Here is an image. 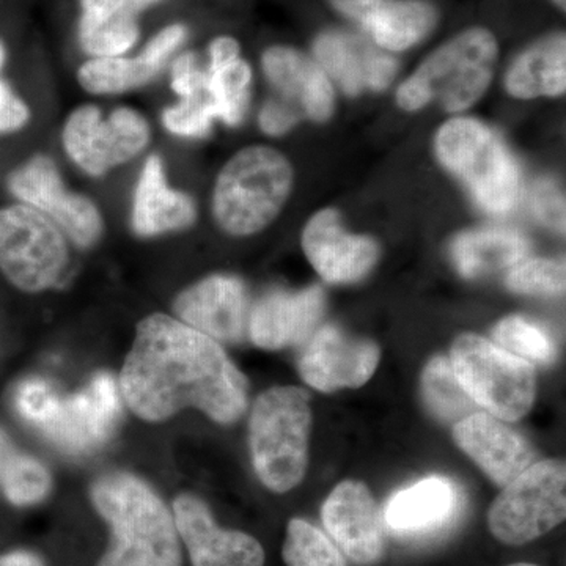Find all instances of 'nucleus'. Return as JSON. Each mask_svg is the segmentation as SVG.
Here are the masks:
<instances>
[{"mask_svg":"<svg viewBox=\"0 0 566 566\" xmlns=\"http://www.w3.org/2000/svg\"><path fill=\"white\" fill-rule=\"evenodd\" d=\"M174 520L193 566H263L259 539L240 531H226L212 520L210 509L191 494L175 499Z\"/></svg>","mask_w":566,"mask_h":566,"instance_id":"nucleus-16","label":"nucleus"},{"mask_svg":"<svg viewBox=\"0 0 566 566\" xmlns=\"http://www.w3.org/2000/svg\"><path fill=\"white\" fill-rule=\"evenodd\" d=\"M159 126L167 136L181 142L208 139L218 118L208 95L174 99L159 112Z\"/></svg>","mask_w":566,"mask_h":566,"instance_id":"nucleus-33","label":"nucleus"},{"mask_svg":"<svg viewBox=\"0 0 566 566\" xmlns=\"http://www.w3.org/2000/svg\"><path fill=\"white\" fill-rule=\"evenodd\" d=\"M322 520L335 545L354 564L374 566L385 557V516L364 483L346 480L335 486L322 506Z\"/></svg>","mask_w":566,"mask_h":566,"instance_id":"nucleus-13","label":"nucleus"},{"mask_svg":"<svg viewBox=\"0 0 566 566\" xmlns=\"http://www.w3.org/2000/svg\"><path fill=\"white\" fill-rule=\"evenodd\" d=\"M303 249L316 273L329 283L360 281L379 259L378 244L371 238L346 232L335 210L316 212L307 222Z\"/></svg>","mask_w":566,"mask_h":566,"instance_id":"nucleus-17","label":"nucleus"},{"mask_svg":"<svg viewBox=\"0 0 566 566\" xmlns=\"http://www.w3.org/2000/svg\"><path fill=\"white\" fill-rule=\"evenodd\" d=\"M14 457L13 446H11L9 436L0 430V476L6 471L7 464L10 463L11 458Z\"/></svg>","mask_w":566,"mask_h":566,"instance_id":"nucleus-44","label":"nucleus"},{"mask_svg":"<svg viewBox=\"0 0 566 566\" xmlns=\"http://www.w3.org/2000/svg\"><path fill=\"white\" fill-rule=\"evenodd\" d=\"M422 397L431 415L444 423L460 422L472 415L476 406L458 381L450 359L444 356L433 357L424 367Z\"/></svg>","mask_w":566,"mask_h":566,"instance_id":"nucleus-30","label":"nucleus"},{"mask_svg":"<svg viewBox=\"0 0 566 566\" xmlns=\"http://www.w3.org/2000/svg\"><path fill=\"white\" fill-rule=\"evenodd\" d=\"M379 359L381 352L374 342L349 337L340 327L327 324L308 338L300 357V374L322 392L357 389L374 376Z\"/></svg>","mask_w":566,"mask_h":566,"instance_id":"nucleus-14","label":"nucleus"},{"mask_svg":"<svg viewBox=\"0 0 566 566\" xmlns=\"http://www.w3.org/2000/svg\"><path fill=\"white\" fill-rule=\"evenodd\" d=\"M61 403L62 400L55 390L43 379H28L21 382L14 394L18 412L28 422L39 424L40 428L57 416Z\"/></svg>","mask_w":566,"mask_h":566,"instance_id":"nucleus-36","label":"nucleus"},{"mask_svg":"<svg viewBox=\"0 0 566 566\" xmlns=\"http://www.w3.org/2000/svg\"><path fill=\"white\" fill-rule=\"evenodd\" d=\"M207 93L216 118L229 128L244 122L252 98L253 71L233 36L221 35L208 44Z\"/></svg>","mask_w":566,"mask_h":566,"instance_id":"nucleus-24","label":"nucleus"},{"mask_svg":"<svg viewBox=\"0 0 566 566\" xmlns=\"http://www.w3.org/2000/svg\"><path fill=\"white\" fill-rule=\"evenodd\" d=\"M311 397L300 387H273L256 398L249 422V446L260 482L289 493L307 471Z\"/></svg>","mask_w":566,"mask_h":566,"instance_id":"nucleus-5","label":"nucleus"},{"mask_svg":"<svg viewBox=\"0 0 566 566\" xmlns=\"http://www.w3.org/2000/svg\"><path fill=\"white\" fill-rule=\"evenodd\" d=\"M0 566H44L43 562L35 554L28 553V551H14V553L7 554L0 557Z\"/></svg>","mask_w":566,"mask_h":566,"instance_id":"nucleus-43","label":"nucleus"},{"mask_svg":"<svg viewBox=\"0 0 566 566\" xmlns=\"http://www.w3.org/2000/svg\"><path fill=\"white\" fill-rule=\"evenodd\" d=\"M300 120L296 107L292 103L285 102L282 98L266 99L259 111L260 132L270 137H282L286 133L292 132Z\"/></svg>","mask_w":566,"mask_h":566,"instance_id":"nucleus-41","label":"nucleus"},{"mask_svg":"<svg viewBox=\"0 0 566 566\" xmlns=\"http://www.w3.org/2000/svg\"><path fill=\"white\" fill-rule=\"evenodd\" d=\"M71 248L48 216L18 202L0 207V273L14 289L39 294L61 285L70 270Z\"/></svg>","mask_w":566,"mask_h":566,"instance_id":"nucleus-8","label":"nucleus"},{"mask_svg":"<svg viewBox=\"0 0 566 566\" xmlns=\"http://www.w3.org/2000/svg\"><path fill=\"white\" fill-rule=\"evenodd\" d=\"M14 202L48 216L77 249L95 248L106 234V211L91 193L74 189L50 153H33L7 177Z\"/></svg>","mask_w":566,"mask_h":566,"instance_id":"nucleus-9","label":"nucleus"},{"mask_svg":"<svg viewBox=\"0 0 566 566\" xmlns=\"http://www.w3.org/2000/svg\"><path fill=\"white\" fill-rule=\"evenodd\" d=\"M188 39V25L182 22H170L153 33L150 39L142 44L137 54L151 70L163 76L169 63L180 54Z\"/></svg>","mask_w":566,"mask_h":566,"instance_id":"nucleus-38","label":"nucleus"},{"mask_svg":"<svg viewBox=\"0 0 566 566\" xmlns=\"http://www.w3.org/2000/svg\"><path fill=\"white\" fill-rule=\"evenodd\" d=\"M460 509V491L446 476H427L392 495L385 510L387 526L398 534L420 535L444 527Z\"/></svg>","mask_w":566,"mask_h":566,"instance_id":"nucleus-25","label":"nucleus"},{"mask_svg":"<svg viewBox=\"0 0 566 566\" xmlns=\"http://www.w3.org/2000/svg\"><path fill=\"white\" fill-rule=\"evenodd\" d=\"M335 10L359 22L381 50L405 51L433 31L434 9L420 0H331Z\"/></svg>","mask_w":566,"mask_h":566,"instance_id":"nucleus-22","label":"nucleus"},{"mask_svg":"<svg viewBox=\"0 0 566 566\" xmlns=\"http://www.w3.org/2000/svg\"><path fill=\"white\" fill-rule=\"evenodd\" d=\"M527 202L539 222L558 233L565 232V199L551 180H538L528 188Z\"/></svg>","mask_w":566,"mask_h":566,"instance_id":"nucleus-39","label":"nucleus"},{"mask_svg":"<svg viewBox=\"0 0 566 566\" xmlns=\"http://www.w3.org/2000/svg\"><path fill=\"white\" fill-rule=\"evenodd\" d=\"M32 117L31 104L9 82L0 80V136L22 132L31 125Z\"/></svg>","mask_w":566,"mask_h":566,"instance_id":"nucleus-40","label":"nucleus"},{"mask_svg":"<svg viewBox=\"0 0 566 566\" xmlns=\"http://www.w3.org/2000/svg\"><path fill=\"white\" fill-rule=\"evenodd\" d=\"M509 566H538V565H534V564H513V565H509Z\"/></svg>","mask_w":566,"mask_h":566,"instance_id":"nucleus-47","label":"nucleus"},{"mask_svg":"<svg viewBox=\"0 0 566 566\" xmlns=\"http://www.w3.org/2000/svg\"><path fill=\"white\" fill-rule=\"evenodd\" d=\"M167 82L175 99L208 95L205 62L193 51H181L166 70Z\"/></svg>","mask_w":566,"mask_h":566,"instance_id":"nucleus-37","label":"nucleus"},{"mask_svg":"<svg viewBox=\"0 0 566 566\" xmlns=\"http://www.w3.org/2000/svg\"><path fill=\"white\" fill-rule=\"evenodd\" d=\"M554 2H556L558 7H562V9H565V0H554Z\"/></svg>","mask_w":566,"mask_h":566,"instance_id":"nucleus-46","label":"nucleus"},{"mask_svg":"<svg viewBox=\"0 0 566 566\" xmlns=\"http://www.w3.org/2000/svg\"><path fill=\"white\" fill-rule=\"evenodd\" d=\"M323 312L324 293L319 286L303 292L273 290L252 305L248 335L259 348L271 352L301 345L315 333Z\"/></svg>","mask_w":566,"mask_h":566,"instance_id":"nucleus-18","label":"nucleus"},{"mask_svg":"<svg viewBox=\"0 0 566 566\" xmlns=\"http://www.w3.org/2000/svg\"><path fill=\"white\" fill-rule=\"evenodd\" d=\"M531 243L523 233L509 227H485L458 234L450 245V255L458 273L465 279L499 273L523 262Z\"/></svg>","mask_w":566,"mask_h":566,"instance_id":"nucleus-26","label":"nucleus"},{"mask_svg":"<svg viewBox=\"0 0 566 566\" xmlns=\"http://www.w3.org/2000/svg\"><path fill=\"white\" fill-rule=\"evenodd\" d=\"M286 566H346L344 554L308 521L293 517L282 549Z\"/></svg>","mask_w":566,"mask_h":566,"instance_id":"nucleus-31","label":"nucleus"},{"mask_svg":"<svg viewBox=\"0 0 566 566\" xmlns=\"http://www.w3.org/2000/svg\"><path fill=\"white\" fill-rule=\"evenodd\" d=\"M126 405L147 422L197 408L214 422H237L248 408V379L219 342L166 314L137 324L120 375Z\"/></svg>","mask_w":566,"mask_h":566,"instance_id":"nucleus-1","label":"nucleus"},{"mask_svg":"<svg viewBox=\"0 0 566 566\" xmlns=\"http://www.w3.org/2000/svg\"><path fill=\"white\" fill-rule=\"evenodd\" d=\"M458 447L499 486H506L534 461L523 434L488 412H472L453 424Z\"/></svg>","mask_w":566,"mask_h":566,"instance_id":"nucleus-19","label":"nucleus"},{"mask_svg":"<svg viewBox=\"0 0 566 566\" xmlns=\"http://www.w3.org/2000/svg\"><path fill=\"white\" fill-rule=\"evenodd\" d=\"M128 227L139 240L188 232L199 221V203L188 189L174 185L161 153L140 159L128 202Z\"/></svg>","mask_w":566,"mask_h":566,"instance_id":"nucleus-11","label":"nucleus"},{"mask_svg":"<svg viewBox=\"0 0 566 566\" xmlns=\"http://www.w3.org/2000/svg\"><path fill=\"white\" fill-rule=\"evenodd\" d=\"M510 95L521 99L560 96L566 87V40L564 33L546 36L524 51L505 76Z\"/></svg>","mask_w":566,"mask_h":566,"instance_id":"nucleus-27","label":"nucleus"},{"mask_svg":"<svg viewBox=\"0 0 566 566\" xmlns=\"http://www.w3.org/2000/svg\"><path fill=\"white\" fill-rule=\"evenodd\" d=\"M499 348L515 354L527 363L551 364L557 356L556 344L538 324L523 316H506L493 329Z\"/></svg>","mask_w":566,"mask_h":566,"instance_id":"nucleus-32","label":"nucleus"},{"mask_svg":"<svg viewBox=\"0 0 566 566\" xmlns=\"http://www.w3.org/2000/svg\"><path fill=\"white\" fill-rule=\"evenodd\" d=\"M314 52L324 73L348 95H357L364 88L385 91L397 73V63L390 55L353 33H323L315 41Z\"/></svg>","mask_w":566,"mask_h":566,"instance_id":"nucleus-20","label":"nucleus"},{"mask_svg":"<svg viewBox=\"0 0 566 566\" xmlns=\"http://www.w3.org/2000/svg\"><path fill=\"white\" fill-rule=\"evenodd\" d=\"M497 55V43L486 29L458 33L400 85L398 106L415 112L436 102L447 112L469 109L490 87Z\"/></svg>","mask_w":566,"mask_h":566,"instance_id":"nucleus-4","label":"nucleus"},{"mask_svg":"<svg viewBox=\"0 0 566 566\" xmlns=\"http://www.w3.org/2000/svg\"><path fill=\"white\" fill-rule=\"evenodd\" d=\"M566 517L564 460L531 464L494 499L488 527L499 542L523 546L549 534Z\"/></svg>","mask_w":566,"mask_h":566,"instance_id":"nucleus-10","label":"nucleus"},{"mask_svg":"<svg viewBox=\"0 0 566 566\" xmlns=\"http://www.w3.org/2000/svg\"><path fill=\"white\" fill-rule=\"evenodd\" d=\"M565 281V262L554 259L523 260L505 277L512 292L542 296L564 294Z\"/></svg>","mask_w":566,"mask_h":566,"instance_id":"nucleus-35","label":"nucleus"},{"mask_svg":"<svg viewBox=\"0 0 566 566\" xmlns=\"http://www.w3.org/2000/svg\"><path fill=\"white\" fill-rule=\"evenodd\" d=\"M262 70L279 98L300 106L315 122L333 115L334 88L318 63L289 46H271L263 52Z\"/></svg>","mask_w":566,"mask_h":566,"instance_id":"nucleus-23","label":"nucleus"},{"mask_svg":"<svg viewBox=\"0 0 566 566\" xmlns=\"http://www.w3.org/2000/svg\"><path fill=\"white\" fill-rule=\"evenodd\" d=\"M7 499L13 505L29 506L39 504L51 491V475L35 458L18 455L11 458L0 476Z\"/></svg>","mask_w":566,"mask_h":566,"instance_id":"nucleus-34","label":"nucleus"},{"mask_svg":"<svg viewBox=\"0 0 566 566\" xmlns=\"http://www.w3.org/2000/svg\"><path fill=\"white\" fill-rule=\"evenodd\" d=\"M92 501L112 528L111 545L98 566H181L174 516L137 476H102L93 483Z\"/></svg>","mask_w":566,"mask_h":566,"instance_id":"nucleus-2","label":"nucleus"},{"mask_svg":"<svg viewBox=\"0 0 566 566\" xmlns=\"http://www.w3.org/2000/svg\"><path fill=\"white\" fill-rule=\"evenodd\" d=\"M294 170L271 145H248L233 153L212 182L211 218L234 238L263 232L281 214L292 196Z\"/></svg>","mask_w":566,"mask_h":566,"instance_id":"nucleus-3","label":"nucleus"},{"mask_svg":"<svg viewBox=\"0 0 566 566\" xmlns=\"http://www.w3.org/2000/svg\"><path fill=\"white\" fill-rule=\"evenodd\" d=\"M174 312L180 322L223 344H240L248 335L251 303L237 275L212 274L178 293Z\"/></svg>","mask_w":566,"mask_h":566,"instance_id":"nucleus-12","label":"nucleus"},{"mask_svg":"<svg viewBox=\"0 0 566 566\" xmlns=\"http://www.w3.org/2000/svg\"><path fill=\"white\" fill-rule=\"evenodd\" d=\"M7 63V46L3 40L0 39V73H2L3 66Z\"/></svg>","mask_w":566,"mask_h":566,"instance_id":"nucleus-45","label":"nucleus"},{"mask_svg":"<svg viewBox=\"0 0 566 566\" xmlns=\"http://www.w3.org/2000/svg\"><path fill=\"white\" fill-rule=\"evenodd\" d=\"M59 147L65 161L88 180H104L122 169L106 107L95 99L66 112L59 128Z\"/></svg>","mask_w":566,"mask_h":566,"instance_id":"nucleus-21","label":"nucleus"},{"mask_svg":"<svg viewBox=\"0 0 566 566\" xmlns=\"http://www.w3.org/2000/svg\"><path fill=\"white\" fill-rule=\"evenodd\" d=\"M434 151L482 210L494 216L515 210L521 196L520 167L504 140L485 123L452 118L436 134Z\"/></svg>","mask_w":566,"mask_h":566,"instance_id":"nucleus-6","label":"nucleus"},{"mask_svg":"<svg viewBox=\"0 0 566 566\" xmlns=\"http://www.w3.org/2000/svg\"><path fill=\"white\" fill-rule=\"evenodd\" d=\"M140 40L142 25L137 18L91 17L81 13L77 17L76 41L85 59L133 54Z\"/></svg>","mask_w":566,"mask_h":566,"instance_id":"nucleus-29","label":"nucleus"},{"mask_svg":"<svg viewBox=\"0 0 566 566\" xmlns=\"http://www.w3.org/2000/svg\"><path fill=\"white\" fill-rule=\"evenodd\" d=\"M450 364L458 381L476 406L505 422H517L535 403L536 381L531 363L499 348L476 334L453 342Z\"/></svg>","mask_w":566,"mask_h":566,"instance_id":"nucleus-7","label":"nucleus"},{"mask_svg":"<svg viewBox=\"0 0 566 566\" xmlns=\"http://www.w3.org/2000/svg\"><path fill=\"white\" fill-rule=\"evenodd\" d=\"M120 415V395L111 375L99 374L81 392L62 401L41 430L69 453H87L109 439Z\"/></svg>","mask_w":566,"mask_h":566,"instance_id":"nucleus-15","label":"nucleus"},{"mask_svg":"<svg viewBox=\"0 0 566 566\" xmlns=\"http://www.w3.org/2000/svg\"><path fill=\"white\" fill-rule=\"evenodd\" d=\"M158 77L137 52L123 57L85 59L74 71L77 87L92 99L123 98L150 87Z\"/></svg>","mask_w":566,"mask_h":566,"instance_id":"nucleus-28","label":"nucleus"},{"mask_svg":"<svg viewBox=\"0 0 566 566\" xmlns=\"http://www.w3.org/2000/svg\"><path fill=\"white\" fill-rule=\"evenodd\" d=\"M164 0H77L81 14L91 17L139 18Z\"/></svg>","mask_w":566,"mask_h":566,"instance_id":"nucleus-42","label":"nucleus"}]
</instances>
